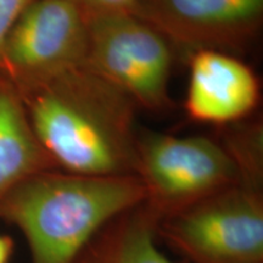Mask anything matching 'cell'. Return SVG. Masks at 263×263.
Masks as SVG:
<instances>
[{
	"mask_svg": "<svg viewBox=\"0 0 263 263\" xmlns=\"http://www.w3.org/2000/svg\"><path fill=\"white\" fill-rule=\"evenodd\" d=\"M20 95L39 143L59 170L136 174V104L115 85L82 65Z\"/></svg>",
	"mask_w": 263,
	"mask_h": 263,
	"instance_id": "1",
	"label": "cell"
},
{
	"mask_svg": "<svg viewBox=\"0 0 263 263\" xmlns=\"http://www.w3.org/2000/svg\"><path fill=\"white\" fill-rule=\"evenodd\" d=\"M145 200V186L136 174L50 170L16 186L0 205V218L21 230L32 263H74L107 223Z\"/></svg>",
	"mask_w": 263,
	"mask_h": 263,
	"instance_id": "2",
	"label": "cell"
},
{
	"mask_svg": "<svg viewBox=\"0 0 263 263\" xmlns=\"http://www.w3.org/2000/svg\"><path fill=\"white\" fill-rule=\"evenodd\" d=\"M136 174L145 186V203L160 216V221L245 182L229 147L201 136L147 133L139 137Z\"/></svg>",
	"mask_w": 263,
	"mask_h": 263,
	"instance_id": "3",
	"label": "cell"
},
{
	"mask_svg": "<svg viewBox=\"0 0 263 263\" xmlns=\"http://www.w3.org/2000/svg\"><path fill=\"white\" fill-rule=\"evenodd\" d=\"M157 235L192 263H263L258 185L240 182L164 217Z\"/></svg>",
	"mask_w": 263,
	"mask_h": 263,
	"instance_id": "4",
	"label": "cell"
},
{
	"mask_svg": "<svg viewBox=\"0 0 263 263\" xmlns=\"http://www.w3.org/2000/svg\"><path fill=\"white\" fill-rule=\"evenodd\" d=\"M84 65L129 97L136 105H168L173 55L170 42L128 11H87Z\"/></svg>",
	"mask_w": 263,
	"mask_h": 263,
	"instance_id": "5",
	"label": "cell"
},
{
	"mask_svg": "<svg viewBox=\"0 0 263 263\" xmlns=\"http://www.w3.org/2000/svg\"><path fill=\"white\" fill-rule=\"evenodd\" d=\"M87 14L67 0H33L0 47V76L20 93L84 65Z\"/></svg>",
	"mask_w": 263,
	"mask_h": 263,
	"instance_id": "6",
	"label": "cell"
},
{
	"mask_svg": "<svg viewBox=\"0 0 263 263\" xmlns=\"http://www.w3.org/2000/svg\"><path fill=\"white\" fill-rule=\"evenodd\" d=\"M167 41L197 50L236 44L258 29L263 0H137L133 12Z\"/></svg>",
	"mask_w": 263,
	"mask_h": 263,
	"instance_id": "7",
	"label": "cell"
},
{
	"mask_svg": "<svg viewBox=\"0 0 263 263\" xmlns=\"http://www.w3.org/2000/svg\"><path fill=\"white\" fill-rule=\"evenodd\" d=\"M258 81L248 65L219 50H197L190 62L185 107L199 122L228 123L256 107Z\"/></svg>",
	"mask_w": 263,
	"mask_h": 263,
	"instance_id": "8",
	"label": "cell"
},
{
	"mask_svg": "<svg viewBox=\"0 0 263 263\" xmlns=\"http://www.w3.org/2000/svg\"><path fill=\"white\" fill-rule=\"evenodd\" d=\"M59 170L39 143L18 90L0 76V205L22 182Z\"/></svg>",
	"mask_w": 263,
	"mask_h": 263,
	"instance_id": "9",
	"label": "cell"
},
{
	"mask_svg": "<svg viewBox=\"0 0 263 263\" xmlns=\"http://www.w3.org/2000/svg\"><path fill=\"white\" fill-rule=\"evenodd\" d=\"M159 222L143 202L107 223L74 263H171L156 246Z\"/></svg>",
	"mask_w": 263,
	"mask_h": 263,
	"instance_id": "10",
	"label": "cell"
},
{
	"mask_svg": "<svg viewBox=\"0 0 263 263\" xmlns=\"http://www.w3.org/2000/svg\"><path fill=\"white\" fill-rule=\"evenodd\" d=\"M33 0H0V47L22 11Z\"/></svg>",
	"mask_w": 263,
	"mask_h": 263,
	"instance_id": "11",
	"label": "cell"
},
{
	"mask_svg": "<svg viewBox=\"0 0 263 263\" xmlns=\"http://www.w3.org/2000/svg\"><path fill=\"white\" fill-rule=\"evenodd\" d=\"M87 11H128L133 12L137 0H67Z\"/></svg>",
	"mask_w": 263,
	"mask_h": 263,
	"instance_id": "12",
	"label": "cell"
},
{
	"mask_svg": "<svg viewBox=\"0 0 263 263\" xmlns=\"http://www.w3.org/2000/svg\"><path fill=\"white\" fill-rule=\"evenodd\" d=\"M14 240L8 235L0 234V263H9L14 255Z\"/></svg>",
	"mask_w": 263,
	"mask_h": 263,
	"instance_id": "13",
	"label": "cell"
}]
</instances>
